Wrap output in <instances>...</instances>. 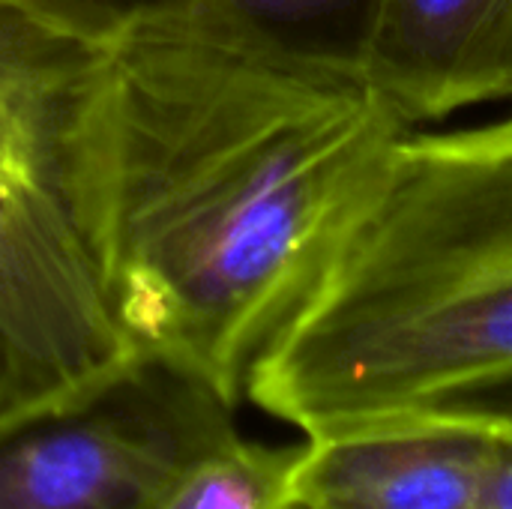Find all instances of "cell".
Instances as JSON below:
<instances>
[{
  "label": "cell",
  "instance_id": "10",
  "mask_svg": "<svg viewBox=\"0 0 512 509\" xmlns=\"http://www.w3.org/2000/svg\"><path fill=\"white\" fill-rule=\"evenodd\" d=\"M444 408H462V411H474V414L495 417V420H512V384L468 396V399H459V402L444 405Z\"/></svg>",
  "mask_w": 512,
  "mask_h": 509
},
{
  "label": "cell",
  "instance_id": "8",
  "mask_svg": "<svg viewBox=\"0 0 512 509\" xmlns=\"http://www.w3.org/2000/svg\"><path fill=\"white\" fill-rule=\"evenodd\" d=\"M297 459L300 444L270 447L237 432L189 462L156 509H297Z\"/></svg>",
  "mask_w": 512,
  "mask_h": 509
},
{
  "label": "cell",
  "instance_id": "2",
  "mask_svg": "<svg viewBox=\"0 0 512 509\" xmlns=\"http://www.w3.org/2000/svg\"><path fill=\"white\" fill-rule=\"evenodd\" d=\"M512 384V114L408 129L246 399L303 438Z\"/></svg>",
  "mask_w": 512,
  "mask_h": 509
},
{
  "label": "cell",
  "instance_id": "4",
  "mask_svg": "<svg viewBox=\"0 0 512 509\" xmlns=\"http://www.w3.org/2000/svg\"><path fill=\"white\" fill-rule=\"evenodd\" d=\"M231 435L234 405L141 354L66 402L0 420V509H156Z\"/></svg>",
  "mask_w": 512,
  "mask_h": 509
},
{
  "label": "cell",
  "instance_id": "3",
  "mask_svg": "<svg viewBox=\"0 0 512 509\" xmlns=\"http://www.w3.org/2000/svg\"><path fill=\"white\" fill-rule=\"evenodd\" d=\"M90 45L0 0V420L141 357L81 219L72 120Z\"/></svg>",
  "mask_w": 512,
  "mask_h": 509
},
{
  "label": "cell",
  "instance_id": "7",
  "mask_svg": "<svg viewBox=\"0 0 512 509\" xmlns=\"http://www.w3.org/2000/svg\"><path fill=\"white\" fill-rule=\"evenodd\" d=\"M42 24L78 39L96 42L123 21L177 3V0H6ZM291 51L318 66L360 81V42L369 0H219Z\"/></svg>",
  "mask_w": 512,
  "mask_h": 509
},
{
  "label": "cell",
  "instance_id": "1",
  "mask_svg": "<svg viewBox=\"0 0 512 509\" xmlns=\"http://www.w3.org/2000/svg\"><path fill=\"white\" fill-rule=\"evenodd\" d=\"M405 132L360 81L219 0L90 42L75 195L135 348L237 408Z\"/></svg>",
  "mask_w": 512,
  "mask_h": 509
},
{
  "label": "cell",
  "instance_id": "6",
  "mask_svg": "<svg viewBox=\"0 0 512 509\" xmlns=\"http://www.w3.org/2000/svg\"><path fill=\"white\" fill-rule=\"evenodd\" d=\"M360 84L405 126L512 99V0H369Z\"/></svg>",
  "mask_w": 512,
  "mask_h": 509
},
{
  "label": "cell",
  "instance_id": "5",
  "mask_svg": "<svg viewBox=\"0 0 512 509\" xmlns=\"http://www.w3.org/2000/svg\"><path fill=\"white\" fill-rule=\"evenodd\" d=\"M489 450V429L456 408L306 438L297 509H483Z\"/></svg>",
  "mask_w": 512,
  "mask_h": 509
},
{
  "label": "cell",
  "instance_id": "9",
  "mask_svg": "<svg viewBox=\"0 0 512 509\" xmlns=\"http://www.w3.org/2000/svg\"><path fill=\"white\" fill-rule=\"evenodd\" d=\"M456 411H462V408H456ZM465 414L477 417L492 435L483 509H512V420H495V417H483L474 411H465Z\"/></svg>",
  "mask_w": 512,
  "mask_h": 509
}]
</instances>
